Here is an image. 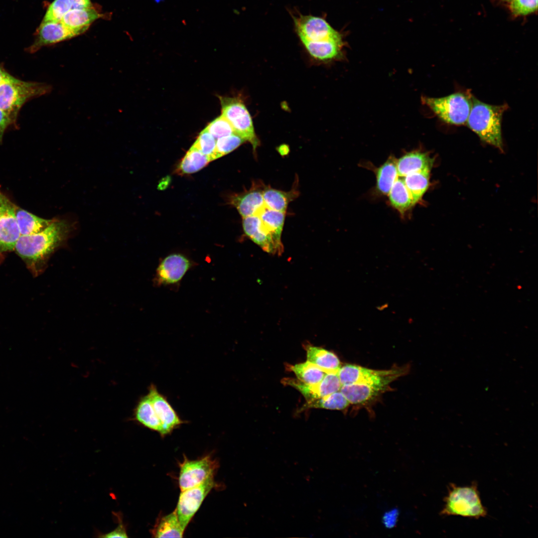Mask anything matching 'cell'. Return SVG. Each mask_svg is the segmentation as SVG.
Wrapping results in <instances>:
<instances>
[{
	"mask_svg": "<svg viewBox=\"0 0 538 538\" xmlns=\"http://www.w3.org/2000/svg\"><path fill=\"white\" fill-rule=\"evenodd\" d=\"M71 227L65 221L54 220L38 233L21 235L14 250L27 268L37 274L51 254L67 238Z\"/></svg>",
	"mask_w": 538,
	"mask_h": 538,
	"instance_id": "cell-1",
	"label": "cell"
},
{
	"mask_svg": "<svg viewBox=\"0 0 538 538\" xmlns=\"http://www.w3.org/2000/svg\"><path fill=\"white\" fill-rule=\"evenodd\" d=\"M508 108L507 104L489 105L472 96L466 124L482 140L503 151L501 123L503 115Z\"/></svg>",
	"mask_w": 538,
	"mask_h": 538,
	"instance_id": "cell-2",
	"label": "cell"
},
{
	"mask_svg": "<svg viewBox=\"0 0 538 538\" xmlns=\"http://www.w3.org/2000/svg\"><path fill=\"white\" fill-rule=\"evenodd\" d=\"M51 89L46 84L23 81L8 74L0 83V108L13 123L28 100L47 94Z\"/></svg>",
	"mask_w": 538,
	"mask_h": 538,
	"instance_id": "cell-3",
	"label": "cell"
},
{
	"mask_svg": "<svg viewBox=\"0 0 538 538\" xmlns=\"http://www.w3.org/2000/svg\"><path fill=\"white\" fill-rule=\"evenodd\" d=\"M444 501V506L440 513L443 516L479 519L487 514L475 483L466 486L451 484Z\"/></svg>",
	"mask_w": 538,
	"mask_h": 538,
	"instance_id": "cell-4",
	"label": "cell"
},
{
	"mask_svg": "<svg viewBox=\"0 0 538 538\" xmlns=\"http://www.w3.org/2000/svg\"><path fill=\"white\" fill-rule=\"evenodd\" d=\"M407 371V367H394L389 370H376L347 364L340 368L337 375L342 385L363 384L382 392L387 390L391 383L406 374Z\"/></svg>",
	"mask_w": 538,
	"mask_h": 538,
	"instance_id": "cell-5",
	"label": "cell"
},
{
	"mask_svg": "<svg viewBox=\"0 0 538 538\" xmlns=\"http://www.w3.org/2000/svg\"><path fill=\"white\" fill-rule=\"evenodd\" d=\"M470 93L457 92L441 98L423 99L433 113L444 122L454 125L466 123L472 106Z\"/></svg>",
	"mask_w": 538,
	"mask_h": 538,
	"instance_id": "cell-6",
	"label": "cell"
},
{
	"mask_svg": "<svg viewBox=\"0 0 538 538\" xmlns=\"http://www.w3.org/2000/svg\"><path fill=\"white\" fill-rule=\"evenodd\" d=\"M222 115L231 125L235 134L252 144L254 151L260 144L251 115L245 105L235 98L219 96Z\"/></svg>",
	"mask_w": 538,
	"mask_h": 538,
	"instance_id": "cell-7",
	"label": "cell"
},
{
	"mask_svg": "<svg viewBox=\"0 0 538 538\" xmlns=\"http://www.w3.org/2000/svg\"><path fill=\"white\" fill-rule=\"evenodd\" d=\"M215 486L214 475H211L201 484L181 491L175 511L184 531L205 497Z\"/></svg>",
	"mask_w": 538,
	"mask_h": 538,
	"instance_id": "cell-8",
	"label": "cell"
},
{
	"mask_svg": "<svg viewBox=\"0 0 538 538\" xmlns=\"http://www.w3.org/2000/svg\"><path fill=\"white\" fill-rule=\"evenodd\" d=\"M292 17L295 32L300 40L321 41L343 36L323 16L298 13Z\"/></svg>",
	"mask_w": 538,
	"mask_h": 538,
	"instance_id": "cell-9",
	"label": "cell"
},
{
	"mask_svg": "<svg viewBox=\"0 0 538 538\" xmlns=\"http://www.w3.org/2000/svg\"><path fill=\"white\" fill-rule=\"evenodd\" d=\"M285 213L265 206L257 215L261 220L260 230L266 244L267 252L272 255L279 256L283 252L281 236Z\"/></svg>",
	"mask_w": 538,
	"mask_h": 538,
	"instance_id": "cell-10",
	"label": "cell"
},
{
	"mask_svg": "<svg viewBox=\"0 0 538 538\" xmlns=\"http://www.w3.org/2000/svg\"><path fill=\"white\" fill-rule=\"evenodd\" d=\"M218 463L210 456L189 460L185 458L180 464L179 486L181 491L195 487L214 475Z\"/></svg>",
	"mask_w": 538,
	"mask_h": 538,
	"instance_id": "cell-11",
	"label": "cell"
},
{
	"mask_svg": "<svg viewBox=\"0 0 538 538\" xmlns=\"http://www.w3.org/2000/svg\"><path fill=\"white\" fill-rule=\"evenodd\" d=\"M15 206L0 190V254L13 251L21 236Z\"/></svg>",
	"mask_w": 538,
	"mask_h": 538,
	"instance_id": "cell-12",
	"label": "cell"
},
{
	"mask_svg": "<svg viewBox=\"0 0 538 538\" xmlns=\"http://www.w3.org/2000/svg\"><path fill=\"white\" fill-rule=\"evenodd\" d=\"M192 266V262L185 255L180 253L170 254L160 262L156 270L155 283L158 285L176 284Z\"/></svg>",
	"mask_w": 538,
	"mask_h": 538,
	"instance_id": "cell-13",
	"label": "cell"
},
{
	"mask_svg": "<svg viewBox=\"0 0 538 538\" xmlns=\"http://www.w3.org/2000/svg\"><path fill=\"white\" fill-rule=\"evenodd\" d=\"M282 383L299 391L307 402L339 391L342 386L337 373H327L321 382L314 385L305 384L293 378L283 379Z\"/></svg>",
	"mask_w": 538,
	"mask_h": 538,
	"instance_id": "cell-14",
	"label": "cell"
},
{
	"mask_svg": "<svg viewBox=\"0 0 538 538\" xmlns=\"http://www.w3.org/2000/svg\"><path fill=\"white\" fill-rule=\"evenodd\" d=\"M150 397L155 413L163 428L162 436L170 434L174 429L184 423L167 398L159 393L156 387L151 384L147 394Z\"/></svg>",
	"mask_w": 538,
	"mask_h": 538,
	"instance_id": "cell-15",
	"label": "cell"
},
{
	"mask_svg": "<svg viewBox=\"0 0 538 538\" xmlns=\"http://www.w3.org/2000/svg\"><path fill=\"white\" fill-rule=\"evenodd\" d=\"M265 186L262 183H254L246 191L233 195L230 203L236 208L243 218L258 215L266 206L263 190Z\"/></svg>",
	"mask_w": 538,
	"mask_h": 538,
	"instance_id": "cell-16",
	"label": "cell"
},
{
	"mask_svg": "<svg viewBox=\"0 0 538 538\" xmlns=\"http://www.w3.org/2000/svg\"><path fill=\"white\" fill-rule=\"evenodd\" d=\"M73 37V35L61 22L43 21L29 50L30 52H34L43 46L55 44Z\"/></svg>",
	"mask_w": 538,
	"mask_h": 538,
	"instance_id": "cell-17",
	"label": "cell"
},
{
	"mask_svg": "<svg viewBox=\"0 0 538 538\" xmlns=\"http://www.w3.org/2000/svg\"><path fill=\"white\" fill-rule=\"evenodd\" d=\"M300 41L309 55L319 60H332L342 55L343 36L321 41Z\"/></svg>",
	"mask_w": 538,
	"mask_h": 538,
	"instance_id": "cell-18",
	"label": "cell"
},
{
	"mask_svg": "<svg viewBox=\"0 0 538 538\" xmlns=\"http://www.w3.org/2000/svg\"><path fill=\"white\" fill-rule=\"evenodd\" d=\"M100 17L96 10L91 7L71 8L61 22L74 36L84 32L90 25Z\"/></svg>",
	"mask_w": 538,
	"mask_h": 538,
	"instance_id": "cell-19",
	"label": "cell"
},
{
	"mask_svg": "<svg viewBox=\"0 0 538 538\" xmlns=\"http://www.w3.org/2000/svg\"><path fill=\"white\" fill-rule=\"evenodd\" d=\"M433 160L427 152L418 150L408 152L397 159L399 176L404 177L411 173L431 169Z\"/></svg>",
	"mask_w": 538,
	"mask_h": 538,
	"instance_id": "cell-20",
	"label": "cell"
},
{
	"mask_svg": "<svg viewBox=\"0 0 538 538\" xmlns=\"http://www.w3.org/2000/svg\"><path fill=\"white\" fill-rule=\"evenodd\" d=\"M133 418L143 426L158 432L162 436V425L148 394L138 400L134 409Z\"/></svg>",
	"mask_w": 538,
	"mask_h": 538,
	"instance_id": "cell-21",
	"label": "cell"
},
{
	"mask_svg": "<svg viewBox=\"0 0 538 538\" xmlns=\"http://www.w3.org/2000/svg\"><path fill=\"white\" fill-rule=\"evenodd\" d=\"M307 361L320 368L325 373H337L341 368L340 361L333 353L322 348L306 346Z\"/></svg>",
	"mask_w": 538,
	"mask_h": 538,
	"instance_id": "cell-22",
	"label": "cell"
},
{
	"mask_svg": "<svg viewBox=\"0 0 538 538\" xmlns=\"http://www.w3.org/2000/svg\"><path fill=\"white\" fill-rule=\"evenodd\" d=\"M298 195L299 192L295 188L286 192L265 186L263 190L265 206L269 209L282 212H286L288 204Z\"/></svg>",
	"mask_w": 538,
	"mask_h": 538,
	"instance_id": "cell-23",
	"label": "cell"
},
{
	"mask_svg": "<svg viewBox=\"0 0 538 538\" xmlns=\"http://www.w3.org/2000/svg\"><path fill=\"white\" fill-rule=\"evenodd\" d=\"M388 195L391 206L402 216L415 205L403 177H398Z\"/></svg>",
	"mask_w": 538,
	"mask_h": 538,
	"instance_id": "cell-24",
	"label": "cell"
},
{
	"mask_svg": "<svg viewBox=\"0 0 538 538\" xmlns=\"http://www.w3.org/2000/svg\"><path fill=\"white\" fill-rule=\"evenodd\" d=\"M376 189L383 195H388L392 186L398 178L397 159L390 156L375 171Z\"/></svg>",
	"mask_w": 538,
	"mask_h": 538,
	"instance_id": "cell-25",
	"label": "cell"
},
{
	"mask_svg": "<svg viewBox=\"0 0 538 538\" xmlns=\"http://www.w3.org/2000/svg\"><path fill=\"white\" fill-rule=\"evenodd\" d=\"M15 214L21 235L38 233L54 220L41 218L16 205L15 206Z\"/></svg>",
	"mask_w": 538,
	"mask_h": 538,
	"instance_id": "cell-26",
	"label": "cell"
},
{
	"mask_svg": "<svg viewBox=\"0 0 538 538\" xmlns=\"http://www.w3.org/2000/svg\"><path fill=\"white\" fill-rule=\"evenodd\" d=\"M431 169H425L403 177L414 204L421 201L429 186Z\"/></svg>",
	"mask_w": 538,
	"mask_h": 538,
	"instance_id": "cell-27",
	"label": "cell"
},
{
	"mask_svg": "<svg viewBox=\"0 0 538 538\" xmlns=\"http://www.w3.org/2000/svg\"><path fill=\"white\" fill-rule=\"evenodd\" d=\"M210 161L208 156L192 146L180 160L175 173L178 175L193 173L204 167Z\"/></svg>",
	"mask_w": 538,
	"mask_h": 538,
	"instance_id": "cell-28",
	"label": "cell"
},
{
	"mask_svg": "<svg viewBox=\"0 0 538 538\" xmlns=\"http://www.w3.org/2000/svg\"><path fill=\"white\" fill-rule=\"evenodd\" d=\"M340 391L352 404L366 403L374 399L381 392L369 386L359 384L343 385Z\"/></svg>",
	"mask_w": 538,
	"mask_h": 538,
	"instance_id": "cell-29",
	"label": "cell"
},
{
	"mask_svg": "<svg viewBox=\"0 0 538 538\" xmlns=\"http://www.w3.org/2000/svg\"><path fill=\"white\" fill-rule=\"evenodd\" d=\"M184 532L175 510L161 518L152 530L151 534L155 538H182Z\"/></svg>",
	"mask_w": 538,
	"mask_h": 538,
	"instance_id": "cell-30",
	"label": "cell"
},
{
	"mask_svg": "<svg viewBox=\"0 0 538 538\" xmlns=\"http://www.w3.org/2000/svg\"><path fill=\"white\" fill-rule=\"evenodd\" d=\"M290 369L298 380L309 385L319 383L326 374L318 366L308 361L292 366Z\"/></svg>",
	"mask_w": 538,
	"mask_h": 538,
	"instance_id": "cell-31",
	"label": "cell"
},
{
	"mask_svg": "<svg viewBox=\"0 0 538 538\" xmlns=\"http://www.w3.org/2000/svg\"><path fill=\"white\" fill-rule=\"evenodd\" d=\"M350 403L339 391L324 397L306 402V408H319L332 410H342Z\"/></svg>",
	"mask_w": 538,
	"mask_h": 538,
	"instance_id": "cell-32",
	"label": "cell"
},
{
	"mask_svg": "<svg viewBox=\"0 0 538 538\" xmlns=\"http://www.w3.org/2000/svg\"><path fill=\"white\" fill-rule=\"evenodd\" d=\"M515 17L526 16L536 12L538 0H499Z\"/></svg>",
	"mask_w": 538,
	"mask_h": 538,
	"instance_id": "cell-33",
	"label": "cell"
},
{
	"mask_svg": "<svg viewBox=\"0 0 538 538\" xmlns=\"http://www.w3.org/2000/svg\"><path fill=\"white\" fill-rule=\"evenodd\" d=\"M192 146L208 156L211 161L215 160L216 139L206 129L201 131Z\"/></svg>",
	"mask_w": 538,
	"mask_h": 538,
	"instance_id": "cell-34",
	"label": "cell"
},
{
	"mask_svg": "<svg viewBox=\"0 0 538 538\" xmlns=\"http://www.w3.org/2000/svg\"><path fill=\"white\" fill-rule=\"evenodd\" d=\"M245 141L243 138L236 134L218 138L214 159H216L232 152Z\"/></svg>",
	"mask_w": 538,
	"mask_h": 538,
	"instance_id": "cell-35",
	"label": "cell"
},
{
	"mask_svg": "<svg viewBox=\"0 0 538 538\" xmlns=\"http://www.w3.org/2000/svg\"><path fill=\"white\" fill-rule=\"evenodd\" d=\"M72 8L69 0H54L48 6L43 21L61 22L64 16Z\"/></svg>",
	"mask_w": 538,
	"mask_h": 538,
	"instance_id": "cell-36",
	"label": "cell"
},
{
	"mask_svg": "<svg viewBox=\"0 0 538 538\" xmlns=\"http://www.w3.org/2000/svg\"><path fill=\"white\" fill-rule=\"evenodd\" d=\"M205 129L216 139L235 134L229 122L222 115L210 123Z\"/></svg>",
	"mask_w": 538,
	"mask_h": 538,
	"instance_id": "cell-37",
	"label": "cell"
},
{
	"mask_svg": "<svg viewBox=\"0 0 538 538\" xmlns=\"http://www.w3.org/2000/svg\"><path fill=\"white\" fill-rule=\"evenodd\" d=\"M399 516L398 508H393L386 512L382 517L383 525L387 529H392L396 526Z\"/></svg>",
	"mask_w": 538,
	"mask_h": 538,
	"instance_id": "cell-38",
	"label": "cell"
},
{
	"mask_svg": "<svg viewBox=\"0 0 538 538\" xmlns=\"http://www.w3.org/2000/svg\"><path fill=\"white\" fill-rule=\"evenodd\" d=\"M118 520V525L117 527L113 531L99 536L101 538H127V535L126 527L124 525L122 518L120 517V514H116L115 515Z\"/></svg>",
	"mask_w": 538,
	"mask_h": 538,
	"instance_id": "cell-39",
	"label": "cell"
},
{
	"mask_svg": "<svg viewBox=\"0 0 538 538\" xmlns=\"http://www.w3.org/2000/svg\"><path fill=\"white\" fill-rule=\"evenodd\" d=\"M9 117L0 108V142L7 127L12 123Z\"/></svg>",
	"mask_w": 538,
	"mask_h": 538,
	"instance_id": "cell-40",
	"label": "cell"
},
{
	"mask_svg": "<svg viewBox=\"0 0 538 538\" xmlns=\"http://www.w3.org/2000/svg\"><path fill=\"white\" fill-rule=\"evenodd\" d=\"M72 8H89L92 6L90 0H69Z\"/></svg>",
	"mask_w": 538,
	"mask_h": 538,
	"instance_id": "cell-41",
	"label": "cell"
},
{
	"mask_svg": "<svg viewBox=\"0 0 538 538\" xmlns=\"http://www.w3.org/2000/svg\"><path fill=\"white\" fill-rule=\"evenodd\" d=\"M7 74L8 73H7L3 69L0 68V83L6 77Z\"/></svg>",
	"mask_w": 538,
	"mask_h": 538,
	"instance_id": "cell-42",
	"label": "cell"
}]
</instances>
